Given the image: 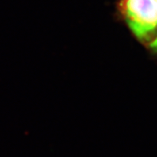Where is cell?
Segmentation results:
<instances>
[{
	"label": "cell",
	"mask_w": 157,
	"mask_h": 157,
	"mask_svg": "<svg viewBox=\"0 0 157 157\" xmlns=\"http://www.w3.org/2000/svg\"><path fill=\"white\" fill-rule=\"evenodd\" d=\"M148 49L150 51H152L154 53H155V54H157V39L152 43L151 45H149L148 47H147Z\"/></svg>",
	"instance_id": "2"
},
{
	"label": "cell",
	"mask_w": 157,
	"mask_h": 157,
	"mask_svg": "<svg viewBox=\"0 0 157 157\" xmlns=\"http://www.w3.org/2000/svg\"><path fill=\"white\" fill-rule=\"evenodd\" d=\"M117 11L140 44L147 48L157 39V0H119Z\"/></svg>",
	"instance_id": "1"
}]
</instances>
